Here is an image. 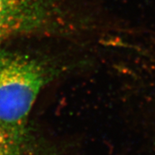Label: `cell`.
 <instances>
[{
    "instance_id": "7a4b0ae2",
    "label": "cell",
    "mask_w": 155,
    "mask_h": 155,
    "mask_svg": "<svg viewBox=\"0 0 155 155\" xmlns=\"http://www.w3.org/2000/svg\"><path fill=\"white\" fill-rule=\"evenodd\" d=\"M52 13L38 0H0V49L7 40L45 29Z\"/></svg>"
},
{
    "instance_id": "3957f363",
    "label": "cell",
    "mask_w": 155,
    "mask_h": 155,
    "mask_svg": "<svg viewBox=\"0 0 155 155\" xmlns=\"http://www.w3.org/2000/svg\"><path fill=\"white\" fill-rule=\"evenodd\" d=\"M0 155H42L27 126L0 124Z\"/></svg>"
},
{
    "instance_id": "6da1fadb",
    "label": "cell",
    "mask_w": 155,
    "mask_h": 155,
    "mask_svg": "<svg viewBox=\"0 0 155 155\" xmlns=\"http://www.w3.org/2000/svg\"><path fill=\"white\" fill-rule=\"evenodd\" d=\"M48 80L44 63L25 54L0 49V124L26 126Z\"/></svg>"
}]
</instances>
